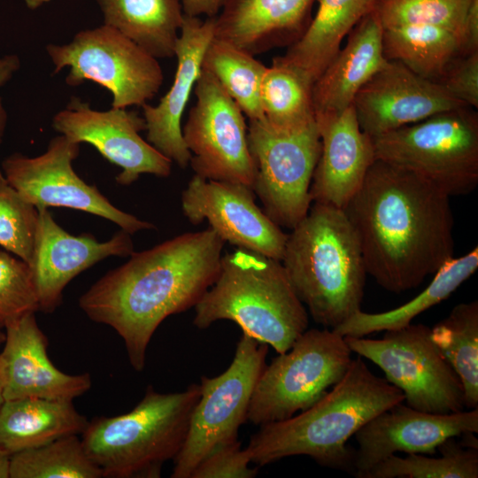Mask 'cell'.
Returning a JSON list of instances; mask_svg holds the SVG:
<instances>
[{
    "label": "cell",
    "mask_w": 478,
    "mask_h": 478,
    "mask_svg": "<svg viewBox=\"0 0 478 478\" xmlns=\"http://www.w3.org/2000/svg\"><path fill=\"white\" fill-rule=\"evenodd\" d=\"M320 153L311 184L312 203L343 209L375 159L372 138L358 122L352 104L339 114H315Z\"/></svg>",
    "instance_id": "22"
},
{
    "label": "cell",
    "mask_w": 478,
    "mask_h": 478,
    "mask_svg": "<svg viewBox=\"0 0 478 478\" xmlns=\"http://www.w3.org/2000/svg\"><path fill=\"white\" fill-rule=\"evenodd\" d=\"M374 157L426 180L449 197L478 184V115L464 106L372 138Z\"/></svg>",
    "instance_id": "7"
},
{
    "label": "cell",
    "mask_w": 478,
    "mask_h": 478,
    "mask_svg": "<svg viewBox=\"0 0 478 478\" xmlns=\"http://www.w3.org/2000/svg\"><path fill=\"white\" fill-rule=\"evenodd\" d=\"M200 394L197 383L175 393L148 386L130 412L88 422L81 434L87 454L104 477H160L163 465L183 445Z\"/></svg>",
    "instance_id": "6"
},
{
    "label": "cell",
    "mask_w": 478,
    "mask_h": 478,
    "mask_svg": "<svg viewBox=\"0 0 478 478\" xmlns=\"http://www.w3.org/2000/svg\"><path fill=\"white\" fill-rule=\"evenodd\" d=\"M37 210L38 222L28 266L40 312H54L62 302L64 289L80 273L108 257H127L134 252L131 235L122 229L101 243L90 234H69L47 208Z\"/></svg>",
    "instance_id": "19"
},
{
    "label": "cell",
    "mask_w": 478,
    "mask_h": 478,
    "mask_svg": "<svg viewBox=\"0 0 478 478\" xmlns=\"http://www.w3.org/2000/svg\"><path fill=\"white\" fill-rule=\"evenodd\" d=\"M404 400L400 389L357 358L315 404L287 420L260 426L245 450L258 466L305 455L321 466L354 475L355 449L348 440L373 417Z\"/></svg>",
    "instance_id": "3"
},
{
    "label": "cell",
    "mask_w": 478,
    "mask_h": 478,
    "mask_svg": "<svg viewBox=\"0 0 478 478\" xmlns=\"http://www.w3.org/2000/svg\"><path fill=\"white\" fill-rule=\"evenodd\" d=\"M255 199L253 189L247 185L194 174L181 193V203L190 223L207 220L209 227L225 243L281 261L288 234Z\"/></svg>",
    "instance_id": "16"
},
{
    "label": "cell",
    "mask_w": 478,
    "mask_h": 478,
    "mask_svg": "<svg viewBox=\"0 0 478 478\" xmlns=\"http://www.w3.org/2000/svg\"><path fill=\"white\" fill-rule=\"evenodd\" d=\"M10 455L0 448V478H9Z\"/></svg>",
    "instance_id": "43"
},
{
    "label": "cell",
    "mask_w": 478,
    "mask_h": 478,
    "mask_svg": "<svg viewBox=\"0 0 478 478\" xmlns=\"http://www.w3.org/2000/svg\"><path fill=\"white\" fill-rule=\"evenodd\" d=\"M464 106L440 84L395 60H386L352 102L361 130L371 138Z\"/></svg>",
    "instance_id": "18"
},
{
    "label": "cell",
    "mask_w": 478,
    "mask_h": 478,
    "mask_svg": "<svg viewBox=\"0 0 478 478\" xmlns=\"http://www.w3.org/2000/svg\"><path fill=\"white\" fill-rule=\"evenodd\" d=\"M224 0H181L183 13L191 17L213 18L223 4Z\"/></svg>",
    "instance_id": "42"
},
{
    "label": "cell",
    "mask_w": 478,
    "mask_h": 478,
    "mask_svg": "<svg viewBox=\"0 0 478 478\" xmlns=\"http://www.w3.org/2000/svg\"><path fill=\"white\" fill-rule=\"evenodd\" d=\"M473 0H375L374 12L382 27L429 25L460 35Z\"/></svg>",
    "instance_id": "35"
},
{
    "label": "cell",
    "mask_w": 478,
    "mask_h": 478,
    "mask_svg": "<svg viewBox=\"0 0 478 478\" xmlns=\"http://www.w3.org/2000/svg\"><path fill=\"white\" fill-rule=\"evenodd\" d=\"M266 66L255 56L213 36L202 62L249 120H260V87Z\"/></svg>",
    "instance_id": "31"
},
{
    "label": "cell",
    "mask_w": 478,
    "mask_h": 478,
    "mask_svg": "<svg viewBox=\"0 0 478 478\" xmlns=\"http://www.w3.org/2000/svg\"><path fill=\"white\" fill-rule=\"evenodd\" d=\"M478 268V248L459 258H451L435 274L432 281L417 297L389 311L368 313L361 310L334 328L343 336L364 337L372 333L397 329L441 303Z\"/></svg>",
    "instance_id": "28"
},
{
    "label": "cell",
    "mask_w": 478,
    "mask_h": 478,
    "mask_svg": "<svg viewBox=\"0 0 478 478\" xmlns=\"http://www.w3.org/2000/svg\"><path fill=\"white\" fill-rule=\"evenodd\" d=\"M431 337L459 377L465 407L478 406V302L461 303L431 328Z\"/></svg>",
    "instance_id": "30"
},
{
    "label": "cell",
    "mask_w": 478,
    "mask_h": 478,
    "mask_svg": "<svg viewBox=\"0 0 478 478\" xmlns=\"http://www.w3.org/2000/svg\"><path fill=\"white\" fill-rule=\"evenodd\" d=\"M79 435H70L10 456L9 478H100Z\"/></svg>",
    "instance_id": "33"
},
{
    "label": "cell",
    "mask_w": 478,
    "mask_h": 478,
    "mask_svg": "<svg viewBox=\"0 0 478 478\" xmlns=\"http://www.w3.org/2000/svg\"><path fill=\"white\" fill-rule=\"evenodd\" d=\"M451 96L478 108V51L456 58L436 81Z\"/></svg>",
    "instance_id": "39"
},
{
    "label": "cell",
    "mask_w": 478,
    "mask_h": 478,
    "mask_svg": "<svg viewBox=\"0 0 478 478\" xmlns=\"http://www.w3.org/2000/svg\"><path fill=\"white\" fill-rule=\"evenodd\" d=\"M194 309L197 328L231 320L278 354L289 350L309 323L281 262L236 248L222 255L214 283Z\"/></svg>",
    "instance_id": "5"
},
{
    "label": "cell",
    "mask_w": 478,
    "mask_h": 478,
    "mask_svg": "<svg viewBox=\"0 0 478 478\" xmlns=\"http://www.w3.org/2000/svg\"><path fill=\"white\" fill-rule=\"evenodd\" d=\"M383 56L436 82L461 50L460 35L429 25L382 27Z\"/></svg>",
    "instance_id": "29"
},
{
    "label": "cell",
    "mask_w": 478,
    "mask_h": 478,
    "mask_svg": "<svg viewBox=\"0 0 478 478\" xmlns=\"http://www.w3.org/2000/svg\"><path fill=\"white\" fill-rule=\"evenodd\" d=\"M312 88L297 71L274 58L260 87L265 120L283 130L301 128L315 121Z\"/></svg>",
    "instance_id": "32"
},
{
    "label": "cell",
    "mask_w": 478,
    "mask_h": 478,
    "mask_svg": "<svg viewBox=\"0 0 478 478\" xmlns=\"http://www.w3.org/2000/svg\"><path fill=\"white\" fill-rule=\"evenodd\" d=\"M382 28L371 11L349 33L346 45L312 88L315 114H339L352 104L361 87L384 65Z\"/></svg>",
    "instance_id": "24"
},
{
    "label": "cell",
    "mask_w": 478,
    "mask_h": 478,
    "mask_svg": "<svg viewBox=\"0 0 478 478\" xmlns=\"http://www.w3.org/2000/svg\"><path fill=\"white\" fill-rule=\"evenodd\" d=\"M5 341V328L4 322L0 320V345L3 344Z\"/></svg>",
    "instance_id": "46"
},
{
    "label": "cell",
    "mask_w": 478,
    "mask_h": 478,
    "mask_svg": "<svg viewBox=\"0 0 478 478\" xmlns=\"http://www.w3.org/2000/svg\"><path fill=\"white\" fill-rule=\"evenodd\" d=\"M53 73L69 68L68 86L93 81L112 96V107L142 106L158 92L164 74L158 58L120 33L103 24L79 31L66 44L45 47Z\"/></svg>",
    "instance_id": "9"
},
{
    "label": "cell",
    "mask_w": 478,
    "mask_h": 478,
    "mask_svg": "<svg viewBox=\"0 0 478 478\" xmlns=\"http://www.w3.org/2000/svg\"><path fill=\"white\" fill-rule=\"evenodd\" d=\"M195 95L196 104L182 127L195 174L252 189L255 165L243 112L206 71H201Z\"/></svg>",
    "instance_id": "13"
},
{
    "label": "cell",
    "mask_w": 478,
    "mask_h": 478,
    "mask_svg": "<svg viewBox=\"0 0 478 478\" xmlns=\"http://www.w3.org/2000/svg\"><path fill=\"white\" fill-rule=\"evenodd\" d=\"M3 390H4V369H3V360L0 355V406L4 401Z\"/></svg>",
    "instance_id": "45"
},
{
    "label": "cell",
    "mask_w": 478,
    "mask_h": 478,
    "mask_svg": "<svg viewBox=\"0 0 478 478\" xmlns=\"http://www.w3.org/2000/svg\"><path fill=\"white\" fill-rule=\"evenodd\" d=\"M8 251H0V320L38 311V300L28 264Z\"/></svg>",
    "instance_id": "37"
},
{
    "label": "cell",
    "mask_w": 478,
    "mask_h": 478,
    "mask_svg": "<svg viewBox=\"0 0 478 478\" xmlns=\"http://www.w3.org/2000/svg\"><path fill=\"white\" fill-rule=\"evenodd\" d=\"M225 242L208 227L133 252L79 299L92 320L122 338L133 368H144L149 343L167 317L194 307L214 283Z\"/></svg>",
    "instance_id": "2"
},
{
    "label": "cell",
    "mask_w": 478,
    "mask_h": 478,
    "mask_svg": "<svg viewBox=\"0 0 478 478\" xmlns=\"http://www.w3.org/2000/svg\"><path fill=\"white\" fill-rule=\"evenodd\" d=\"M250 457L241 442L221 445L210 452L194 469L190 478H253L258 467H251Z\"/></svg>",
    "instance_id": "38"
},
{
    "label": "cell",
    "mask_w": 478,
    "mask_h": 478,
    "mask_svg": "<svg viewBox=\"0 0 478 478\" xmlns=\"http://www.w3.org/2000/svg\"><path fill=\"white\" fill-rule=\"evenodd\" d=\"M52 127L73 142L91 144L119 166V184L130 185L143 173L158 177L171 174L173 162L140 135L145 130V121L136 112L116 107L97 111L72 97L66 107L53 116Z\"/></svg>",
    "instance_id": "15"
},
{
    "label": "cell",
    "mask_w": 478,
    "mask_h": 478,
    "mask_svg": "<svg viewBox=\"0 0 478 478\" xmlns=\"http://www.w3.org/2000/svg\"><path fill=\"white\" fill-rule=\"evenodd\" d=\"M344 338L352 352L383 371L408 406L433 413L464 410L462 382L432 340L429 327L410 323L386 330L380 339Z\"/></svg>",
    "instance_id": "10"
},
{
    "label": "cell",
    "mask_w": 478,
    "mask_h": 478,
    "mask_svg": "<svg viewBox=\"0 0 478 478\" xmlns=\"http://www.w3.org/2000/svg\"><path fill=\"white\" fill-rule=\"evenodd\" d=\"M26 6L29 10H36L37 8L42 6L45 4H48L51 0H24Z\"/></svg>",
    "instance_id": "44"
},
{
    "label": "cell",
    "mask_w": 478,
    "mask_h": 478,
    "mask_svg": "<svg viewBox=\"0 0 478 478\" xmlns=\"http://www.w3.org/2000/svg\"><path fill=\"white\" fill-rule=\"evenodd\" d=\"M35 312L5 321V341L0 353L4 369V398L71 400L91 388L89 374H68L56 367L47 352L48 340Z\"/></svg>",
    "instance_id": "20"
},
{
    "label": "cell",
    "mask_w": 478,
    "mask_h": 478,
    "mask_svg": "<svg viewBox=\"0 0 478 478\" xmlns=\"http://www.w3.org/2000/svg\"><path fill=\"white\" fill-rule=\"evenodd\" d=\"M374 1L318 0L316 15L303 35L275 59L313 85L340 50L344 36L373 11Z\"/></svg>",
    "instance_id": "25"
},
{
    "label": "cell",
    "mask_w": 478,
    "mask_h": 478,
    "mask_svg": "<svg viewBox=\"0 0 478 478\" xmlns=\"http://www.w3.org/2000/svg\"><path fill=\"white\" fill-rule=\"evenodd\" d=\"M20 68V59L16 54L0 57V88L4 86ZM7 124V112L0 96V144L3 142Z\"/></svg>",
    "instance_id": "41"
},
{
    "label": "cell",
    "mask_w": 478,
    "mask_h": 478,
    "mask_svg": "<svg viewBox=\"0 0 478 478\" xmlns=\"http://www.w3.org/2000/svg\"><path fill=\"white\" fill-rule=\"evenodd\" d=\"M463 55L478 51V0H473L465 18L461 31Z\"/></svg>",
    "instance_id": "40"
},
{
    "label": "cell",
    "mask_w": 478,
    "mask_h": 478,
    "mask_svg": "<svg viewBox=\"0 0 478 478\" xmlns=\"http://www.w3.org/2000/svg\"><path fill=\"white\" fill-rule=\"evenodd\" d=\"M248 143L255 165L252 189L266 215L292 229L308 213L312 175L320 153L316 120L294 130L249 120Z\"/></svg>",
    "instance_id": "12"
},
{
    "label": "cell",
    "mask_w": 478,
    "mask_h": 478,
    "mask_svg": "<svg viewBox=\"0 0 478 478\" xmlns=\"http://www.w3.org/2000/svg\"><path fill=\"white\" fill-rule=\"evenodd\" d=\"M79 143L59 135L46 150L34 158L19 152L6 157L1 170L8 182L36 209L67 207L104 218L122 230L135 234L154 228L148 221L115 207L95 185L85 182L73 170Z\"/></svg>",
    "instance_id": "14"
},
{
    "label": "cell",
    "mask_w": 478,
    "mask_h": 478,
    "mask_svg": "<svg viewBox=\"0 0 478 478\" xmlns=\"http://www.w3.org/2000/svg\"><path fill=\"white\" fill-rule=\"evenodd\" d=\"M38 210L8 182L0 169V246L29 264Z\"/></svg>",
    "instance_id": "36"
},
{
    "label": "cell",
    "mask_w": 478,
    "mask_h": 478,
    "mask_svg": "<svg viewBox=\"0 0 478 478\" xmlns=\"http://www.w3.org/2000/svg\"><path fill=\"white\" fill-rule=\"evenodd\" d=\"M281 262L317 324L334 329L361 310L367 273L358 237L343 209L312 203L288 234Z\"/></svg>",
    "instance_id": "4"
},
{
    "label": "cell",
    "mask_w": 478,
    "mask_h": 478,
    "mask_svg": "<svg viewBox=\"0 0 478 478\" xmlns=\"http://www.w3.org/2000/svg\"><path fill=\"white\" fill-rule=\"evenodd\" d=\"M478 432V409L451 413L419 411L405 402L378 413L354 435V475L360 476L386 458L405 454H435L450 437Z\"/></svg>",
    "instance_id": "17"
},
{
    "label": "cell",
    "mask_w": 478,
    "mask_h": 478,
    "mask_svg": "<svg viewBox=\"0 0 478 478\" xmlns=\"http://www.w3.org/2000/svg\"><path fill=\"white\" fill-rule=\"evenodd\" d=\"M88 422L71 400H4L0 406V448L11 456L66 436L81 435Z\"/></svg>",
    "instance_id": "26"
},
{
    "label": "cell",
    "mask_w": 478,
    "mask_h": 478,
    "mask_svg": "<svg viewBox=\"0 0 478 478\" xmlns=\"http://www.w3.org/2000/svg\"><path fill=\"white\" fill-rule=\"evenodd\" d=\"M314 0H224L214 37L256 56L292 44L307 27Z\"/></svg>",
    "instance_id": "23"
},
{
    "label": "cell",
    "mask_w": 478,
    "mask_h": 478,
    "mask_svg": "<svg viewBox=\"0 0 478 478\" xmlns=\"http://www.w3.org/2000/svg\"><path fill=\"white\" fill-rule=\"evenodd\" d=\"M213 36L214 17L202 19L184 14L174 48L177 69L173 81L158 104L142 105L147 142L181 168H186L191 158L182 137L181 118Z\"/></svg>",
    "instance_id": "21"
},
{
    "label": "cell",
    "mask_w": 478,
    "mask_h": 478,
    "mask_svg": "<svg viewBox=\"0 0 478 478\" xmlns=\"http://www.w3.org/2000/svg\"><path fill=\"white\" fill-rule=\"evenodd\" d=\"M351 352L344 336L334 329H306L289 350L266 365L247 420L260 427L308 409L342 379Z\"/></svg>",
    "instance_id": "8"
},
{
    "label": "cell",
    "mask_w": 478,
    "mask_h": 478,
    "mask_svg": "<svg viewBox=\"0 0 478 478\" xmlns=\"http://www.w3.org/2000/svg\"><path fill=\"white\" fill-rule=\"evenodd\" d=\"M343 210L367 274L389 292L416 288L453 258L450 197L411 172L375 158Z\"/></svg>",
    "instance_id": "1"
},
{
    "label": "cell",
    "mask_w": 478,
    "mask_h": 478,
    "mask_svg": "<svg viewBox=\"0 0 478 478\" xmlns=\"http://www.w3.org/2000/svg\"><path fill=\"white\" fill-rule=\"evenodd\" d=\"M110 26L157 58L174 57L184 13L181 0H95Z\"/></svg>",
    "instance_id": "27"
},
{
    "label": "cell",
    "mask_w": 478,
    "mask_h": 478,
    "mask_svg": "<svg viewBox=\"0 0 478 478\" xmlns=\"http://www.w3.org/2000/svg\"><path fill=\"white\" fill-rule=\"evenodd\" d=\"M455 438H448L438 447V458L420 453L404 458L393 454L360 478H477L478 449L466 447Z\"/></svg>",
    "instance_id": "34"
},
{
    "label": "cell",
    "mask_w": 478,
    "mask_h": 478,
    "mask_svg": "<svg viewBox=\"0 0 478 478\" xmlns=\"http://www.w3.org/2000/svg\"><path fill=\"white\" fill-rule=\"evenodd\" d=\"M268 347L243 333L226 371L215 377H201L200 397L183 445L173 459L172 478H190L210 452L238 440L239 428L247 421L252 394L266 365Z\"/></svg>",
    "instance_id": "11"
}]
</instances>
